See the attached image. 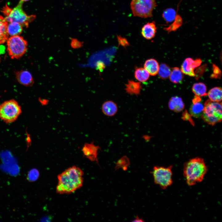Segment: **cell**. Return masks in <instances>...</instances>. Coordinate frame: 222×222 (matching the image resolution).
<instances>
[{"label": "cell", "mask_w": 222, "mask_h": 222, "mask_svg": "<svg viewBox=\"0 0 222 222\" xmlns=\"http://www.w3.org/2000/svg\"><path fill=\"white\" fill-rule=\"evenodd\" d=\"M84 172L80 168L73 166L58 176L56 192L60 194H69L82 187Z\"/></svg>", "instance_id": "6da1fadb"}, {"label": "cell", "mask_w": 222, "mask_h": 222, "mask_svg": "<svg viewBox=\"0 0 222 222\" xmlns=\"http://www.w3.org/2000/svg\"><path fill=\"white\" fill-rule=\"evenodd\" d=\"M208 170L207 166L202 158H193L185 162L183 166V175L187 185L192 186L202 182Z\"/></svg>", "instance_id": "7a4b0ae2"}, {"label": "cell", "mask_w": 222, "mask_h": 222, "mask_svg": "<svg viewBox=\"0 0 222 222\" xmlns=\"http://www.w3.org/2000/svg\"><path fill=\"white\" fill-rule=\"evenodd\" d=\"M23 2L20 0L17 5L12 9L6 5L2 8V12L8 23H17L22 26L27 27L29 23L35 19V16L28 15L26 14L23 9Z\"/></svg>", "instance_id": "3957f363"}, {"label": "cell", "mask_w": 222, "mask_h": 222, "mask_svg": "<svg viewBox=\"0 0 222 222\" xmlns=\"http://www.w3.org/2000/svg\"><path fill=\"white\" fill-rule=\"evenodd\" d=\"M221 102L207 100L201 117L203 120L209 125H214L222 121Z\"/></svg>", "instance_id": "277c9868"}, {"label": "cell", "mask_w": 222, "mask_h": 222, "mask_svg": "<svg viewBox=\"0 0 222 222\" xmlns=\"http://www.w3.org/2000/svg\"><path fill=\"white\" fill-rule=\"evenodd\" d=\"M21 113V106L14 99L6 101L0 105V119L6 123L14 122Z\"/></svg>", "instance_id": "5b68a950"}, {"label": "cell", "mask_w": 222, "mask_h": 222, "mask_svg": "<svg viewBox=\"0 0 222 222\" xmlns=\"http://www.w3.org/2000/svg\"><path fill=\"white\" fill-rule=\"evenodd\" d=\"M156 6L155 0H132L130 3L133 15L142 18L152 17Z\"/></svg>", "instance_id": "8992f818"}, {"label": "cell", "mask_w": 222, "mask_h": 222, "mask_svg": "<svg viewBox=\"0 0 222 222\" xmlns=\"http://www.w3.org/2000/svg\"><path fill=\"white\" fill-rule=\"evenodd\" d=\"M6 41L8 54L12 59H18L26 52L27 43L22 37L11 36Z\"/></svg>", "instance_id": "52a82bcc"}, {"label": "cell", "mask_w": 222, "mask_h": 222, "mask_svg": "<svg viewBox=\"0 0 222 222\" xmlns=\"http://www.w3.org/2000/svg\"><path fill=\"white\" fill-rule=\"evenodd\" d=\"M155 183L162 189H165L173 183L172 166H155L152 171Z\"/></svg>", "instance_id": "ba28073f"}, {"label": "cell", "mask_w": 222, "mask_h": 222, "mask_svg": "<svg viewBox=\"0 0 222 222\" xmlns=\"http://www.w3.org/2000/svg\"><path fill=\"white\" fill-rule=\"evenodd\" d=\"M202 62L200 59L194 60L187 58L183 61L181 67V71L183 73L191 76H195L194 70L199 67Z\"/></svg>", "instance_id": "9c48e42d"}, {"label": "cell", "mask_w": 222, "mask_h": 222, "mask_svg": "<svg viewBox=\"0 0 222 222\" xmlns=\"http://www.w3.org/2000/svg\"><path fill=\"white\" fill-rule=\"evenodd\" d=\"M101 147L95 145L93 142L90 143H85L84 144L82 151L83 155L91 161L97 162V155Z\"/></svg>", "instance_id": "30bf717a"}, {"label": "cell", "mask_w": 222, "mask_h": 222, "mask_svg": "<svg viewBox=\"0 0 222 222\" xmlns=\"http://www.w3.org/2000/svg\"><path fill=\"white\" fill-rule=\"evenodd\" d=\"M192 102L190 109V113L193 117L198 118L202 114L204 105L201 102L200 97L196 96L192 99Z\"/></svg>", "instance_id": "8fae6325"}, {"label": "cell", "mask_w": 222, "mask_h": 222, "mask_svg": "<svg viewBox=\"0 0 222 222\" xmlns=\"http://www.w3.org/2000/svg\"><path fill=\"white\" fill-rule=\"evenodd\" d=\"M16 78L18 82L25 86H31L34 83L31 73L27 70H21L15 73Z\"/></svg>", "instance_id": "7c38bea8"}, {"label": "cell", "mask_w": 222, "mask_h": 222, "mask_svg": "<svg viewBox=\"0 0 222 222\" xmlns=\"http://www.w3.org/2000/svg\"><path fill=\"white\" fill-rule=\"evenodd\" d=\"M157 27L155 22L148 23L143 26L141 31L142 36L145 39L150 40L155 36Z\"/></svg>", "instance_id": "4fadbf2b"}, {"label": "cell", "mask_w": 222, "mask_h": 222, "mask_svg": "<svg viewBox=\"0 0 222 222\" xmlns=\"http://www.w3.org/2000/svg\"><path fill=\"white\" fill-rule=\"evenodd\" d=\"M118 109L117 104L111 100L104 102L101 106V111L103 113L108 117L114 116L117 113Z\"/></svg>", "instance_id": "5bb4252c"}, {"label": "cell", "mask_w": 222, "mask_h": 222, "mask_svg": "<svg viewBox=\"0 0 222 222\" xmlns=\"http://www.w3.org/2000/svg\"><path fill=\"white\" fill-rule=\"evenodd\" d=\"M142 89V85L140 82L129 80L127 83L125 84V89L126 92L130 95L138 96L140 94Z\"/></svg>", "instance_id": "9a60e30c"}, {"label": "cell", "mask_w": 222, "mask_h": 222, "mask_svg": "<svg viewBox=\"0 0 222 222\" xmlns=\"http://www.w3.org/2000/svg\"><path fill=\"white\" fill-rule=\"evenodd\" d=\"M169 108L176 112L182 111L184 108V103L182 99L178 96L173 97L170 100L168 103Z\"/></svg>", "instance_id": "2e32d148"}, {"label": "cell", "mask_w": 222, "mask_h": 222, "mask_svg": "<svg viewBox=\"0 0 222 222\" xmlns=\"http://www.w3.org/2000/svg\"><path fill=\"white\" fill-rule=\"evenodd\" d=\"M159 67L158 62L156 60L152 58L146 60L144 64V68L150 75L152 76L158 74Z\"/></svg>", "instance_id": "e0dca14e"}, {"label": "cell", "mask_w": 222, "mask_h": 222, "mask_svg": "<svg viewBox=\"0 0 222 222\" xmlns=\"http://www.w3.org/2000/svg\"><path fill=\"white\" fill-rule=\"evenodd\" d=\"M8 22L5 18L0 15V44L6 42L9 36L7 31Z\"/></svg>", "instance_id": "ac0fdd59"}, {"label": "cell", "mask_w": 222, "mask_h": 222, "mask_svg": "<svg viewBox=\"0 0 222 222\" xmlns=\"http://www.w3.org/2000/svg\"><path fill=\"white\" fill-rule=\"evenodd\" d=\"M207 95L211 101L215 102H221L222 96V89L218 87H214L209 91Z\"/></svg>", "instance_id": "d6986e66"}, {"label": "cell", "mask_w": 222, "mask_h": 222, "mask_svg": "<svg viewBox=\"0 0 222 222\" xmlns=\"http://www.w3.org/2000/svg\"><path fill=\"white\" fill-rule=\"evenodd\" d=\"M169 78L170 81L173 83H180L183 79V73L179 68L175 67L171 70Z\"/></svg>", "instance_id": "ffe728a7"}, {"label": "cell", "mask_w": 222, "mask_h": 222, "mask_svg": "<svg viewBox=\"0 0 222 222\" xmlns=\"http://www.w3.org/2000/svg\"><path fill=\"white\" fill-rule=\"evenodd\" d=\"M23 31L22 26L19 23L16 22L8 23L7 31L9 35L11 36L18 35Z\"/></svg>", "instance_id": "44dd1931"}, {"label": "cell", "mask_w": 222, "mask_h": 222, "mask_svg": "<svg viewBox=\"0 0 222 222\" xmlns=\"http://www.w3.org/2000/svg\"><path fill=\"white\" fill-rule=\"evenodd\" d=\"M134 76L135 79L140 82L146 81L150 77V74L148 72L142 67L135 68Z\"/></svg>", "instance_id": "7402d4cb"}, {"label": "cell", "mask_w": 222, "mask_h": 222, "mask_svg": "<svg viewBox=\"0 0 222 222\" xmlns=\"http://www.w3.org/2000/svg\"><path fill=\"white\" fill-rule=\"evenodd\" d=\"M192 91L195 96L199 97H205L207 95L206 86L202 83L194 84L192 87Z\"/></svg>", "instance_id": "603a6c76"}, {"label": "cell", "mask_w": 222, "mask_h": 222, "mask_svg": "<svg viewBox=\"0 0 222 222\" xmlns=\"http://www.w3.org/2000/svg\"><path fill=\"white\" fill-rule=\"evenodd\" d=\"M171 72V70L168 65L162 63L159 66L158 73L160 78L165 79L169 77Z\"/></svg>", "instance_id": "cb8c5ba5"}, {"label": "cell", "mask_w": 222, "mask_h": 222, "mask_svg": "<svg viewBox=\"0 0 222 222\" xmlns=\"http://www.w3.org/2000/svg\"><path fill=\"white\" fill-rule=\"evenodd\" d=\"M175 12L172 9H168L165 10L162 14V17L167 22H171L175 18Z\"/></svg>", "instance_id": "d4e9b609"}, {"label": "cell", "mask_w": 222, "mask_h": 222, "mask_svg": "<svg viewBox=\"0 0 222 222\" xmlns=\"http://www.w3.org/2000/svg\"><path fill=\"white\" fill-rule=\"evenodd\" d=\"M39 176V171L35 168H33L28 172L27 179L29 182H33L36 181Z\"/></svg>", "instance_id": "484cf974"}, {"label": "cell", "mask_w": 222, "mask_h": 222, "mask_svg": "<svg viewBox=\"0 0 222 222\" xmlns=\"http://www.w3.org/2000/svg\"><path fill=\"white\" fill-rule=\"evenodd\" d=\"M221 76V71L219 67L214 64H212V73L210 77L212 79H220Z\"/></svg>", "instance_id": "4316f807"}, {"label": "cell", "mask_w": 222, "mask_h": 222, "mask_svg": "<svg viewBox=\"0 0 222 222\" xmlns=\"http://www.w3.org/2000/svg\"><path fill=\"white\" fill-rule=\"evenodd\" d=\"M207 68V65L204 64L196 68L195 72H194L195 75V79H196L198 80L200 77L202 76Z\"/></svg>", "instance_id": "83f0119b"}, {"label": "cell", "mask_w": 222, "mask_h": 222, "mask_svg": "<svg viewBox=\"0 0 222 222\" xmlns=\"http://www.w3.org/2000/svg\"><path fill=\"white\" fill-rule=\"evenodd\" d=\"M83 43L76 39H71V46L74 49L80 48L83 46Z\"/></svg>", "instance_id": "f1b7e54d"}, {"label": "cell", "mask_w": 222, "mask_h": 222, "mask_svg": "<svg viewBox=\"0 0 222 222\" xmlns=\"http://www.w3.org/2000/svg\"><path fill=\"white\" fill-rule=\"evenodd\" d=\"M191 116V115L186 111L183 113L182 118L183 120L189 121L192 125H194V124Z\"/></svg>", "instance_id": "f546056e"}, {"label": "cell", "mask_w": 222, "mask_h": 222, "mask_svg": "<svg viewBox=\"0 0 222 222\" xmlns=\"http://www.w3.org/2000/svg\"><path fill=\"white\" fill-rule=\"evenodd\" d=\"M118 42L119 44H120L123 47H125L129 45V43L127 40L125 38L121 36H118L117 37Z\"/></svg>", "instance_id": "4dcf8cb0"}, {"label": "cell", "mask_w": 222, "mask_h": 222, "mask_svg": "<svg viewBox=\"0 0 222 222\" xmlns=\"http://www.w3.org/2000/svg\"><path fill=\"white\" fill-rule=\"evenodd\" d=\"M39 101L43 105H47L49 102V100L46 99H40Z\"/></svg>", "instance_id": "1f68e13d"}, {"label": "cell", "mask_w": 222, "mask_h": 222, "mask_svg": "<svg viewBox=\"0 0 222 222\" xmlns=\"http://www.w3.org/2000/svg\"><path fill=\"white\" fill-rule=\"evenodd\" d=\"M134 222H143V220L142 219L139 218L138 217H136L134 220L133 221Z\"/></svg>", "instance_id": "d6a6232c"}, {"label": "cell", "mask_w": 222, "mask_h": 222, "mask_svg": "<svg viewBox=\"0 0 222 222\" xmlns=\"http://www.w3.org/2000/svg\"><path fill=\"white\" fill-rule=\"evenodd\" d=\"M5 47L3 46H0V53H3L4 52Z\"/></svg>", "instance_id": "836d02e7"}, {"label": "cell", "mask_w": 222, "mask_h": 222, "mask_svg": "<svg viewBox=\"0 0 222 222\" xmlns=\"http://www.w3.org/2000/svg\"><path fill=\"white\" fill-rule=\"evenodd\" d=\"M21 0L24 2V1H25V2L29 0Z\"/></svg>", "instance_id": "e575fe53"}, {"label": "cell", "mask_w": 222, "mask_h": 222, "mask_svg": "<svg viewBox=\"0 0 222 222\" xmlns=\"http://www.w3.org/2000/svg\"></svg>", "instance_id": "d590c367"}]
</instances>
